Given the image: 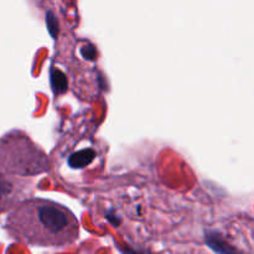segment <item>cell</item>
I'll return each mask as SVG.
<instances>
[{
  "instance_id": "1",
  "label": "cell",
  "mask_w": 254,
  "mask_h": 254,
  "mask_svg": "<svg viewBox=\"0 0 254 254\" xmlns=\"http://www.w3.org/2000/svg\"><path fill=\"white\" fill-rule=\"evenodd\" d=\"M11 232L32 247H67L79 235L78 220L71 210L51 200L32 198L10 218Z\"/></svg>"
},
{
  "instance_id": "2",
  "label": "cell",
  "mask_w": 254,
  "mask_h": 254,
  "mask_svg": "<svg viewBox=\"0 0 254 254\" xmlns=\"http://www.w3.org/2000/svg\"><path fill=\"white\" fill-rule=\"evenodd\" d=\"M12 192V185L0 174V200L9 196Z\"/></svg>"
}]
</instances>
